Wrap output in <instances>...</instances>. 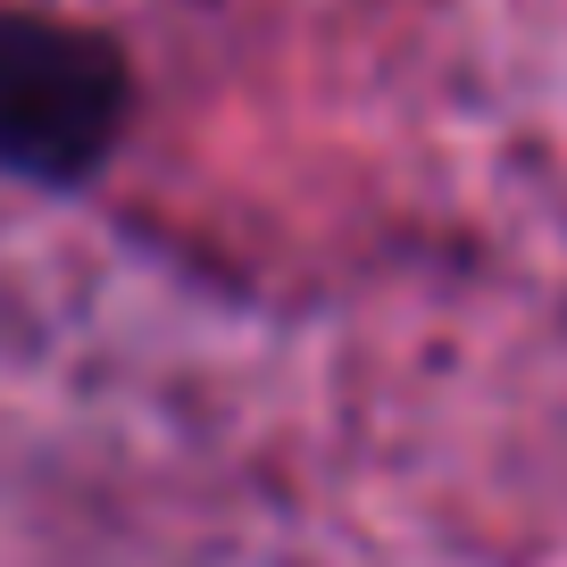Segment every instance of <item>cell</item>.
<instances>
[{
    "label": "cell",
    "instance_id": "obj_1",
    "mask_svg": "<svg viewBox=\"0 0 567 567\" xmlns=\"http://www.w3.org/2000/svg\"><path fill=\"white\" fill-rule=\"evenodd\" d=\"M134 75L92 25L0 9V167L25 184H75L117 151Z\"/></svg>",
    "mask_w": 567,
    "mask_h": 567
}]
</instances>
